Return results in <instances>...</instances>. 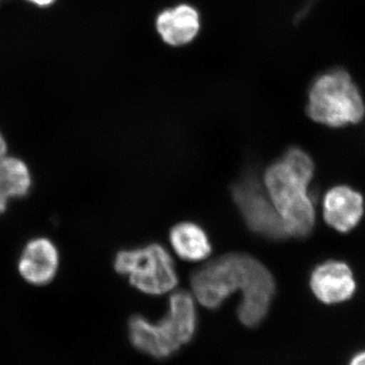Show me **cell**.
Segmentation results:
<instances>
[{
    "mask_svg": "<svg viewBox=\"0 0 365 365\" xmlns=\"http://www.w3.org/2000/svg\"><path fill=\"white\" fill-rule=\"evenodd\" d=\"M191 285L197 300L212 309L241 290L237 317L250 328L260 325L266 318L275 294L272 274L246 254H227L209 262L193 273Z\"/></svg>",
    "mask_w": 365,
    "mask_h": 365,
    "instance_id": "obj_1",
    "label": "cell"
},
{
    "mask_svg": "<svg viewBox=\"0 0 365 365\" xmlns=\"http://www.w3.org/2000/svg\"><path fill=\"white\" fill-rule=\"evenodd\" d=\"M311 157L300 148H292L272 163L264 177L268 195L284 222L289 237H306L314 230L316 215L309 185L314 177Z\"/></svg>",
    "mask_w": 365,
    "mask_h": 365,
    "instance_id": "obj_2",
    "label": "cell"
},
{
    "mask_svg": "<svg viewBox=\"0 0 365 365\" xmlns=\"http://www.w3.org/2000/svg\"><path fill=\"white\" fill-rule=\"evenodd\" d=\"M197 312L193 297L186 292L170 297L169 311L153 323L141 316L129 321V338L137 350L155 359H167L194 337Z\"/></svg>",
    "mask_w": 365,
    "mask_h": 365,
    "instance_id": "obj_3",
    "label": "cell"
},
{
    "mask_svg": "<svg viewBox=\"0 0 365 365\" xmlns=\"http://www.w3.org/2000/svg\"><path fill=\"white\" fill-rule=\"evenodd\" d=\"M364 114L359 86L344 69L327 71L312 83L307 115L317 123L338 128L359 123Z\"/></svg>",
    "mask_w": 365,
    "mask_h": 365,
    "instance_id": "obj_4",
    "label": "cell"
},
{
    "mask_svg": "<svg viewBox=\"0 0 365 365\" xmlns=\"http://www.w3.org/2000/svg\"><path fill=\"white\" fill-rule=\"evenodd\" d=\"M115 269L122 275L128 276L131 284L144 294H167L178 284L174 262L160 245L120 252L115 260Z\"/></svg>",
    "mask_w": 365,
    "mask_h": 365,
    "instance_id": "obj_5",
    "label": "cell"
},
{
    "mask_svg": "<svg viewBox=\"0 0 365 365\" xmlns=\"http://www.w3.org/2000/svg\"><path fill=\"white\" fill-rule=\"evenodd\" d=\"M232 197L247 225L256 234L273 241L289 237L279 213L256 178L249 176L232 187Z\"/></svg>",
    "mask_w": 365,
    "mask_h": 365,
    "instance_id": "obj_6",
    "label": "cell"
},
{
    "mask_svg": "<svg viewBox=\"0 0 365 365\" xmlns=\"http://www.w3.org/2000/svg\"><path fill=\"white\" fill-rule=\"evenodd\" d=\"M309 283L317 299L326 304L349 300L356 290L351 269L343 262L329 261L318 266Z\"/></svg>",
    "mask_w": 365,
    "mask_h": 365,
    "instance_id": "obj_7",
    "label": "cell"
},
{
    "mask_svg": "<svg viewBox=\"0 0 365 365\" xmlns=\"http://www.w3.org/2000/svg\"><path fill=\"white\" fill-rule=\"evenodd\" d=\"M323 207L326 222L338 232H348L364 216V197L350 187H334L327 192Z\"/></svg>",
    "mask_w": 365,
    "mask_h": 365,
    "instance_id": "obj_8",
    "label": "cell"
},
{
    "mask_svg": "<svg viewBox=\"0 0 365 365\" xmlns=\"http://www.w3.org/2000/svg\"><path fill=\"white\" fill-rule=\"evenodd\" d=\"M59 256L56 247L47 239H36L29 242L19 263L21 275L28 282L44 285L56 275Z\"/></svg>",
    "mask_w": 365,
    "mask_h": 365,
    "instance_id": "obj_9",
    "label": "cell"
},
{
    "mask_svg": "<svg viewBox=\"0 0 365 365\" xmlns=\"http://www.w3.org/2000/svg\"><path fill=\"white\" fill-rule=\"evenodd\" d=\"M155 26L167 44L178 47L195 39L200 30V16L195 7L180 4L158 14Z\"/></svg>",
    "mask_w": 365,
    "mask_h": 365,
    "instance_id": "obj_10",
    "label": "cell"
},
{
    "mask_svg": "<svg viewBox=\"0 0 365 365\" xmlns=\"http://www.w3.org/2000/svg\"><path fill=\"white\" fill-rule=\"evenodd\" d=\"M170 240L178 256L184 260H203L211 252L207 235L195 223L182 222L173 227Z\"/></svg>",
    "mask_w": 365,
    "mask_h": 365,
    "instance_id": "obj_11",
    "label": "cell"
},
{
    "mask_svg": "<svg viewBox=\"0 0 365 365\" xmlns=\"http://www.w3.org/2000/svg\"><path fill=\"white\" fill-rule=\"evenodd\" d=\"M32 185L26 163L16 158H0V213L6 209L11 198L24 197Z\"/></svg>",
    "mask_w": 365,
    "mask_h": 365,
    "instance_id": "obj_12",
    "label": "cell"
},
{
    "mask_svg": "<svg viewBox=\"0 0 365 365\" xmlns=\"http://www.w3.org/2000/svg\"><path fill=\"white\" fill-rule=\"evenodd\" d=\"M347 365H365V349L353 354Z\"/></svg>",
    "mask_w": 365,
    "mask_h": 365,
    "instance_id": "obj_13",
    "label": "cell"
},
{
    "mask_svg": "<svg viewBox=\"0 0 365 365\" xmlns=\"http://www.w3.org/2000/svg\"><path fill=\"white\" fill-rule=\"evenodd\" d=\"M6 143L4 140V136L0 133V158L6 157Z\"/></svg>",
    "mask_w": 365,
    "mask_h": 365,
    "instance_id": "obj_14",
    "label": "cell"
},
{
    "mask_svg": "<svg viewBox=\"0 0 365 365\" xmlns=\"http://www.w3.org/2000/svg\"><path fill=\"white\" fill-rule=\"evenodd\" d=\"M29 1L33 2V4H37V6H47L53 4L55 0H29Z\"/></svg>",
    "mask_w": 365,
    "mask_h": 365,
    "instance_id": "obj_15",
    "label": "cell"
},
{
    "mask_svg": "<svg viewBox=\"0 0 365 365\" xmlns=\"http://www.w3.org/2000/svg\"><path fill=\"white\" fill-rule=\"evenodd\" d=\"M4 0H0V4H1L2 2H4Z\"/></svg>",
    "mask_w": 365,
    "mask_h": 365,
    "instance_id": "obj_16",
    "label": "cell"
}]
</instances>
